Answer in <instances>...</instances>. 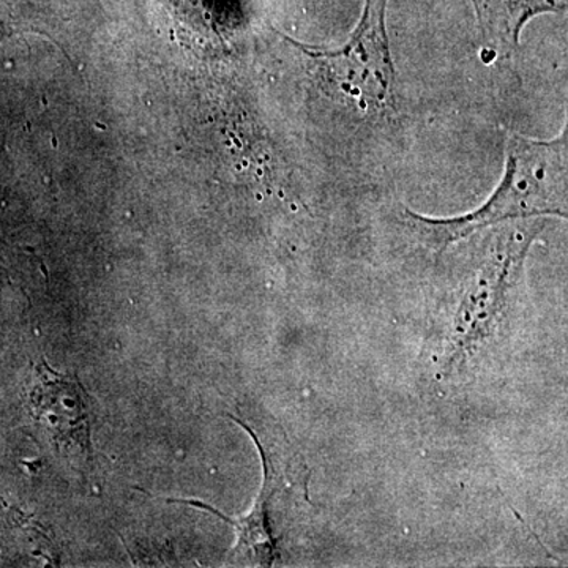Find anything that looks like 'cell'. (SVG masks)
Returning <instances> with one entry per match:
<instances>
[{"label": "cell", "mask_w": 568, "mask_h": 568, "mask_svg": "<svg viewBox=\"0 0 568 568\" xmlns=\"http://www.w3.org/2000/svg\"><path fill=\"white\" fill-rule=\"evenodd\" d=\"M567 129L551 141L530 140L508 132L504 175L487 203L454 219H429L405 209V219L418 239L436 254L508 220L567 219Z\"/></svg>", "instance_id": "1"}, {"label": "cell", "mask_w": 568, "mask_h": 568, "mask_svg": "<svg viewBox=\"0 0 568 568\" xmlns=\"http://www.w3.org/2000/svg\"><path fill=\"white\" fill-rule=\"evenodd\" d=\"M387 3L365 0L357 28L338 50H321L282 36L315 63L327 91L362 111L384 110L394 103L395 65L387 36Z\"/></svg>", "instance_id": "2"}, {"label": "cell", "mask_w": 568, "mask_h": 568, "mask_svg": "<svg viewBox=\"0 0 568 568\" xmlns=\"http://www.w3.org/2000/svg\"><path fill=\"white\" fill-rule=\"evenodd\" d=\"M544 223L517 224L493 235L473 276L452 328L447 368L465 362L478 343L485 342L500 320L508 294L521 280L530 245Z\"/></svg>", "instance_id": "3"}, {"label": "cell", "mask_w": 568, "mask_h": 568, "mask_svg": "<svg viewBox=\"0 0 568 568\" xmlns=\"http://www.w3.org/2000/svg\"><path fill=\"white\" fill-rule=\"evenodd\" d=\"M32 413L58 446L91 450L88 395L74 376L61 375L41 362L31 392Z\"/></svg>", "instance_id": "4"}, {"label": "cell", "mask_w": 568, "mask_h": 568, "mask_svg": "<svg viewBox=\"0 0 568 568\" xmlns=\"http://www.w3.org/2000/svg\"><path fill=\"white\" fill-rule=\"evenodd\" d=\"M476 10L485 51L507 59L519 47L523 29L538 14L567 13L568 0H470Z\"/></svg>", "instance_id": "5"}, {"label": "cell", "mask_w": 568, "mask_h": 568, "mask_svg": "<svg viewBox=\"0 0 568 568\" xmlns=\"http://www.w3.org/2000/svg\"><path fill=\"white\" fill-rule=\"evenodd\" d=\"M264 481L256 503L244 518H230L222 511L215 510L207 504L200 500L186 499H166L170 503H182L186 506L200 507L203 510L212 511L223 521L230 523L237 530V544L234 545V555H241L242 558L248 559L254 566L271 567L274 566L275 559L278 558V547L276 541L278 538L274 536L271 528V500L275 496L278 485L284 478L275 473L274 467L263 462Z\"/></svg>", "instance_id": "6"}, {"label": "cell", "mask_w": 568, "mask_h": 568, "mask_svg": "<svg viewBox=\"0 0 568 568\" xmlns=\"http://www.w3.org/2000/svg\"><path fill=\"white\" fill-rule=\"evenodd\" d=\"M7 36V29L6 28H2V26H0V40L3 39V37Z\"/></svg>", "instance_id": "7"}]
</instances>
